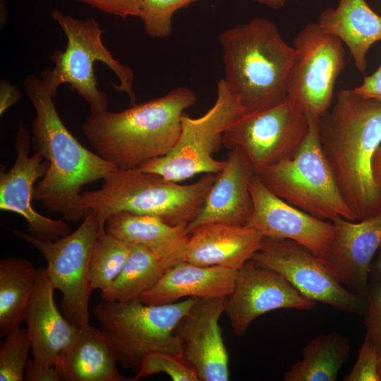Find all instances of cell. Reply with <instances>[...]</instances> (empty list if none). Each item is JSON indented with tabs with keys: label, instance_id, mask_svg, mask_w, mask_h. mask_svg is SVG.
<instances>
[{
	"label": "cell",
	"instance_id": "4fadbf2b",
	"mask_svg": "<svg viewBox=\"0 0 381 381\" xmlns=\"http://www.w3.org/2000/svg\"><path fill=\"white\" fill-rule=\"evenodd\" d=\"M252 260L282 274L308 298L365 316V298L345 288L320 257L300 243L264 236Z\"/></svg>",
	"mask_w": 381,
	"mask_h": 381
},
{
	"label": "cell",
	"instance_id": "f546056e",
	"mask_svg": "<svg viewBox=\"0 0 381 381\" xmlns=\"http://www.w3.org/2000/svg\"><path fill=\"white\" fill-rule=\"evenodd\" d=\"M0 349V381L24 380L31 342L26 328L9 332Z\"/></svg>",
	"mask_w": 381,
	"mask_h": 381
},
{
	"label": "cell",
	"instance_id": "ffe728a7",
	"mask_svg": "<svg viewBox=\"0 0 381 381\" xmlns=\"http://www.w3.org/2000/svg\"><path fill=\"white\" fill-rule=\"evenodd\" d=\"M54 290L46 268L40 267L24 322L31 342L33 359L46 366L56 365L59 355L78 329L58 309L54 297Z\"/></svg>",
	"mask_w": 381,
	"mask_h": 381
},
{
	"label": "cell",
	"instance_id": "484cf974",
	"mask_svg": "<svg viewBox=\"0 0 381 381\" xmlns=\"http://www.w3.org/2000/svg\"><path fill=\"white\" fill-rule=\"evenodd\" d=\"M349 341L334 332L320 334L308 341L302 358L284 375V381H335L350 356Z\"/></svg>",
	"mask_w": 381,
	"mask_h": 381
},
{
	"label": "cell",
	"instance_id": "ab89813d",
	"mask_svg": "<svg viewBox=\"0 0 381 381\" xmlns=\"http://www.w3.org/2000/svg\"><path fill=\"white\" fill-rule=\"evenodd\" d=\"M370 274L381 275V246L370 265Z\"/></svg>",
	"mask_w": 381,
	"mask_h": 381
},
{
	"label": "cell",
	"instance_id": "6da1fadb",
	"mask_svg": "<svg viewBox=\"0 0 381 381\" xmlns=\"http://www.w3.org/2000/svg\"><path fill=\"white\" fill-rule=\"evenodd\" d=\"M321 147L339 191L357 221L381 210L372 160L381 145V101L340 90L319 119Z\"/></svg>",
	"mask_w": 381,
	"mask_h": 381
},
{
	"label": "cell",
	"instance_id": "3957f363",
	"mask_svg": "<svg viewBox=\"0 0 381 381\" xmlns=\"http://www.w3.org/2000/svg\"><path fill=\"white\" fill-rule=\"evenodd\" d=\"M196 102L193 91L176 87L121 111L90 113L81 130L96 153L115 168H136L172 149L185 110Z\"/></svg>",
	"mask_w": 381,
	"mask_h": 381
},
{
	"label": "cell",
	"instance_id": "52a82bcc",
	"mask_svg": "<svg viewBox=\"0 0 381 381\" xmlns=\"http://www.w3.org/2000/svg\"><path fill=\"white\" fill-rule=\"evenodd\" d=\"M150 305L133 300L126 302L102 300L92 308L100 329L110 340L118 363L138 373L142 360L150 353L167 352L182 356L174 329L195 301Z\"/></svg>",
	"mask_w": 381,
	"mask_h": 381
},
{
	"label": "cell",
	"instance_id": "d4e9b609",
	"mask_svg": "<svg viewBox=\"0 0 381 381\" xmlns=\"http://www.w3.org/2000/svg\"><path fill=\"white\" fill-rule=\"evenodd\" d=\"M186 226H172L154 216L121 212L107 217L104 231L121 241L140 245L160 258L178 262L183 260L189 239Z\"/></svg>",
	"mask_w": 381,
	"mask_h": 381
},
{
	"label": "cell",
	"instance_id": "9c48e42d",
	"mask_svg": "<svg viewBox=\"0 0 381 381\" xmlns=\"http://www.w3.org/2000/svg\"><path fill=\"white\" fill-rule=\"evenodd\" d=\"M243 111L225 80L217 83L216 101L204 115L191 118L184 113L179 136L165 155L140 164L139 170L179 182L199 174H217L225 160L213 157L223 145V134Z\"/></svg>",
	"mask_w": 381,
	"mask_h": 381
},
{
	"label": "cell",
	"instance_id": "4316f807",
	"mask_svg": "<svg viewBox=\"0 0 381 381\" xmlns=\"http://www.w3.org/2000/svg\"><path fill=\"white\" fill-rule=\"evenodd\" d=\"M38 275V268L28 259L0 260V336L25 321L28 305Z\"/></svg>",
	"mask_w": 381,
	"mask_h": 381
},
{
	"label": "cell",
	"instance_id": "d6986e66",
	"mask_svg": "<svg viewBox=\"0 0 381 381\" xmlns=\"http://www.w3.org/2000/svg\"><path fill=\"white\" fill-rule=\"evenodd\" d=\"M255 174L241 150H230L202 207L186 226L188 234L194 229L211 223L246 226L253 209L249 182Z\"/></svg>",
	"mask_w": 381,
	"mask_h": 381
},
{
	"label": "cell",
	"instance_id": "b9f144b4",
	"mask_svg": "<svg viewBox=\"0 0 381 381\" xmlns=\"http://www.w3.org/2000/svg\"><path fill=\"white\" fill-rule=\"evenodd\" d=\"M378 372H379L380 379L381 381V357H380V361H379Z\"/></svg>",
	"mask_w": 381,
	"mask_h": 381
},
{
	"label": "cell",
	"instance_id": "cb8c5ba5",
	"mask_svg": "<svg viewBox=\"0 0 381 381\" xmlns=\"http://www.w3.org/2000/svg\"><path fill=\"white\" fill-rule=\"evenodd\" d=\"M318 23L346 44L356 68L364 72L369 49L381 40V16L365 0H339L336 8L321 12Z\"/></svg>",
	"mask_w": 381,
	"mask_h": 381
},
{
	"label": "cell",
	"instance_id": "836d02e7",
	"mask_svg": "<svg viewBox=\"0 0 381 381\" xmlns=\"http://www.w3.org/2000/svg\"><path fill=\"white\" fill-rule=\"evenodd\" d=\"M380 357L373 346L365 341L352 370L344 378L345 381H380L378 365Z\"/></svg>",
	"mask_w": 381,
	"mask_h": 381
},
{
	"label": "cell",
	"instance_id": "f1b7e54d",
	"mask_svg": "<svg viewBox=\"0 0 381 381\" xmlns=\"http://www.w3.org/2000/svg\"><path fill=\"white\" fill-rule=\"evenodd\" d=\"M132 244L107 234L99 232L89 262V280L92 291L107 289L121 273L131 253Z\"/></svg>",
	"mask_w": 381,
	"mask_h": 381
},
{
	"label": "cell",
	"instance_id": "1f68e13d",
	"mask_svg": "<svg viewBox=\"0 0 381 381\" xmlns=\"http://www.w3.org/2000/svg\"><path fill=\"white\" fill-rule=\"evenodd\" d=\"M158 373H165L176 381H199L197 373L182 356L162 351L146 355L133 378V380H138Z\"/></svg>",
	"mask_w": 381,
	"mask_h": 381
},
{
	"label": "cell",
	"instance_id": "60d3db41",
	"mask_svg": "<svg viewBox=\"0 0 381 381\" xmlns=\"http://www.w3.org/2000/svg\"><path fill=\"white\" fill-rule=\"evenodd\" d=\"M259 4L265 5L272 9L282 8L288 1L294 0H253Z\"/></svg>",
	"mask_w": 381,
	"mask_h": 381
},
{
	"label": "cell",
	"instance_id": "5b68a950",
	"mask_svg": "<svg viewBox=\"0 0 381 381\" xmlns=\"http://www.w3.org/2000/svg\"><path fill=\"white\" fill-rule=\"evenodd\" d=\"M217 174H205L195 183L181 185L138 168L112 170L102 186L83 191L80 208L86 216L93 211L100 231L110 215L126 212L157 217L172 226L188 225L196 217Z\"/></svg>",
	"mask_w": 381,
	"mask_h": 381
},
{
	"label": "cell",
	"instance_id": "44dd1931",
	"mask_svg": "<svg viewBox=\"0 0 381 381\" xmlns=\"http://www.w3.org/2000/svg\"><path fill=\"white\" fill-rule=\"evenodd\" d=\"M263 237L248 226L204 224L190 233L183 260L238 270L260 248Z\"/></svg>",
	"mask_w": 381,
	"mask_h": 381
},
{
	"label": "cell",
	"instance_id": "603a6c76",
	"mask_svg": "<svg viewBox=\"0 0 381 381\" xmlns=\"http://www.w3.org/2000/svg\"><path fill=\"white\" fill-rule=\"evenodd\" d=\"M110 340L90 324L78 328L55 365L64 381H128L117 368Z\"/></svg>",
	"mask_w": 381,
	"mask_h": 381
},
{
	"label": "cell",
	"instance_id": "ac0fdd59",
	"mask_svg": "<svg viewBox=\"0 0 381 381\" xmlns=\"http://www.w3.org/2000/svg\"><path fill=\"white\" fill-rule=\"evenodd\" d=\"M249 190L253 209L246 226L263 236L296 241L322 257L333 236L332 222L317 218L272 193L255 174Z\"/></svg>",
	"mask_w": 381,
	"mask_h": 381
},
{
	"label": "cell",
	"instance_id": "277c9868",
	"mask_svg": "<svg viewBox=\"0 0 381 381\" xmlns=\"http://www.w3.org/2000/svg\"><path fill=\"white\" fill-rule=\"evenodd\" d=\"M225 78L243 114L273 107L287 97V83L296 53L265 18H255L223 31Z\"/></svg>",
	"mask_w": 381,
	"mask_h": 381
},
{
	"label": "cell",
	"instance_id": "8992f818",
	"mask_svg": "<svg viewBox=\"0 0 381 381\" xmlns=\"http://www.w3.org/2000/svg\"><path fill=\"white\" fill-rule=\"evenodd\" d=\"M51 16L67 37L65 51L57 50L50 56L54 68L42 71L40 75L54 97L59 87L67 83L88 103L90 113L107 111V97L98 88L94 70L95 62L100 61L119 78L120 84H113L114 88L128 96L131 106L135 104L134 72L131 67L120 64L106 48L98 22L93 18H75L57 8L52 9Z\"/></svg>",
	"mask_w": 381,
	"mask_h": 381
},
{
	"label": "cell",
	"instance_id": "4dcf8cb0",
	"mask_svg": "<svg viewBox=\"0 0 381 381\" xmlns=\"http://www.w3.org/2000/svg\"><path fill=\"white\" fill-rule=\"evenodd\" d=\"M198 0H141L139 18L145 32L153 38H163L172 32L171 19L179 9Z\"/></svg>",
	"mask_w": 381,
	"mask_h": 381
},
{
	"label": "cell",
	"instance_id": "7c38bea8",
	"mask_svg": "<svg viewBox=\"0 0 381 381\" xmlns=\"http://www.w3.org/2000/svg\"><path fill=\"white\" fill-rule=\"evenodd\" d=\"M293 47L296 56L287 96L306 114L321 117L332 106L336 80L345 66L343 42L310 23L296 34Z\"/></svg>",
	"mask_w": 381,
	"mask_h": 381
},
{
	"label": "cell",
	"instance_id": "d590c367",
	"mask_svg": "<svg viewBox=\"0 0 381 381\" xmlns=\"http://www.w3.org/2000/svg\"><path fill=\"white\" fill-rule=\"evenodd\" d=\"M25 381H61L55 365H42L28 358L24 373Z\"/></svg>",
	"mask_w": 381,
	"mask_h": 381
},
{
	"label": "cell",
	"instance_id": "7a4b0ae2",
	"mask_svg": "<svg viewBox=\"0 0 381 381\" xmlns=\"http://www.w3.org/2000/svg\"><path fill=\"white\" fill-rule=\"evenodd\" d=\"M24 89L35 111L31 122V144L48 162L44 176L35 188L34 200L64 220L78 222L82 188L103 180L115 167L85 147L59 116L54 95L40 76L27 75Z\"/></svg>",
	"mask_w": 381,
	"mask_h": 381
},
{
	"label": "cell",
	"instance_id": "74e56055",
	"mask_svg": "<svg viewBox=\"0 0 381 381\" xmlns=\"http://www.w3.org/2000/svg\"><path fill=\"white\" fill-rule=\"evenodd\" d=\"M22 94L18 87L6 80L0 82V115L4 114L12 106L15 105L21 98Z\"/></svg>",
	"mask_w": 381,
	"mask_h": 381
},
{
	"label": "cell",
	"instance_id": "83f0119b",
	"mask_svg": "<svg viewBox=\"0 0 381 381\" xmlns=\"http://www.w3.org/2000/svg\"><path fill=\"white\" fill-rule=\"evenodd\" d=\"M176 263L156 255L144 246L132 244L121 273L107 289L101 291L102 298L120 302L138 300Z\"/></svg>",
	"mask_w": 381,
	"mask_h": 381
},
{
	"label": "cell",
	"instance_id": "30bf717a",
	"mask_svg": "<svg viewBox=\"0 0 381 381\" xmlns=\"http://www.w3.org/2000/svg\"><path fill=\"white\" fill-rule=\"evenodd\" d=\"M13 231L45 259L47 276L55 290L62 294L64 315L78 328L89 325V301L93 291L89 280V262L100 231L96 214L90 210L75 231L54 241L39 239L17 229Z\"/></svg>",
	"mask_w": 381,
	"mask_h": 381
},
{
	"label": "cell",
	"instance_id": "5bb4252c",
	"mask_svg": "<svg viewBox=\"0 0 381 381\" xmlns=\"http://www.w3.org/2000/svg\"><path fill=\"white\" fill-rule=\"evenodd\" d=\"M316 303L301 294L282 274L251 259L236 272L225 312L234 333L241 337L257 318L266 313L283 308L310 310Z\"/></svg>",
	"mask_w": 381,
	"mask_h": 381
},
{
	"label": "cell",
	"instance_id": "8fae6325",
	"mask_svg": "<svg viewBox=\"0 0 381 381\" xmlns=\"http://www.w3.org/2000/svg\"><path fill=\"white\" fill-rule=\"evenodd\" d=\"M308 131L306 113L287 96L277 105L238 116L224 131L223 145L241 149L258 175L294 157Z\"/></svg>",
	"mask_w": 381,
	"mask_h": 381
},
{
	"label": "cell",
	"instance_id": "9a60e30c",
	"mask_svg": "<svg viewBox=\"0 0 381 381\" xmlns=\"http://www.w3.org/2000/svg\"><path fill=\"white\" fill-rule=\"evenodd\" d=\"M30 132L18 127L15 142L16 157L8 170L0 169V210L20 215L34 237L54 241L69 234V226L39 213L32 205L35 183L45 174L48 162L38 152L30 154Z\"/></svg>",
	"mask_w": 381,
	"mask_h": 381
},
{
	"label": "cell",
	"instance_id": "8d00e7d4",
	"mask_svg": "<svg viewBox=\"0 0 381 381\" xmlns=\"http://www.w3.org/2000/svg\"><path fill=\"white\" fill-rule=\"evenodd\" d=\"M353 90L364 97L381 101V64L373 74L365 76L363 83Z\"/></svg>",
	"mask_w": 381,
	"mask_h": 381
},
{
	"label": "cell",
	"instance_id": "2e32d148",
	"mask_svg": "<svg viewBox=\"0 0 381 381\" xmlns=\"http://www.w3.org/2000/svg\"><path fill=\"white\" fill-rule=\"evenodd\" d=\"M226 298H196L174 329L183 358L195 371L199 381L229 380V353L219 325Z\"/></svg>",
	"mask_w": 381,
	"mask_h": 381
},
{
	"label": "cell",
	"instance_id": "ba28073f",
	"mask_svg": "<svg viewBox=\"0 0 381 381\" xmlns=\"http://www.w3.org/2000/svg\"><path fill=\"white\" fill-rule=\"evenodd\" d=\"M308 131L292 159L274 164L258 174L275 195L323 220L337 217L357 221L345 202L322 152L320 117L306 114Z\"/></svg>",
	"mask_w": 381,
	"mask_h": 381
},
{
	"label": "cell",
	"instance_id": "d6a6232c",
	"mask_svg": "<svg viewBox=\"0 0 381 381\" xmlns=\"http://www.w3.org/2000/svg\"><path fill=\"white\" fill-rule=\"evenodd\" d=\"M365 299L364 340L373 346L381 357V275L370 274Z\"/></svg>",
	"mask_w": 381,
	"mask_h": 381
},
{
	"label": "cell",
	"instance_id": "e575fe53",
	"mask_svg": "<svg viewBox=\"0 0 381 381\" xmlns=\"http://www.w3.org/2000/svg\"><path fill=\"white\" fill-rule=\"evenodd\" d=\"M104 13L122 18L139 17L141 0H78Z\"/></svg>",
	"mask_w": 381,
	"mask_h": 381
},
{
	"label": "cell",
	"instance_id": "f35d334b",
	"mask_svg": "<svg viewBox=\"0 0 381 381\" xmlns=\"http://www.w3.org/2000/svg\"><path fill=\"white\" fill-rule=\"evenodd\" d=\"M372 174L375 183L381 190V145L378 147L373 157Z\"/></svg>",
	"mask_w": 381,
	"mask_h": 381
},
{
	"label": "cell",
	"instance_id": "e0dca14e",
	"mask_svg": "<svg viewBox=\"0 0 381 381\" xmlns=\"http://www.w3.org/2000/svg\"><path fill=\"white\" fill-rule=\"evenodd\" d=\"M331 221L333 236L320 258L341 284L365 298L370 265L381 246V210L360 221Z\"/></svg>",
	"mask_w": 381,
	"mask_h": 381
},
{
	"label": "cell",
	"instance_id": "7402d4cb",
	"mask_svg": "<svg viewBox=\"0 0 381 381\" xmlns=\"http://www.w3.org/2000/svg\"><path fill=\"white\" fill-rule=\"evenodd\" d=\"M236 272L225 267L200 266L181 260L138 300L146 304L162 305L184 297H228L234 289Z\"/></svg>",
	"mask_w": 381,
	"mask_h": 381
}]
</instances>
